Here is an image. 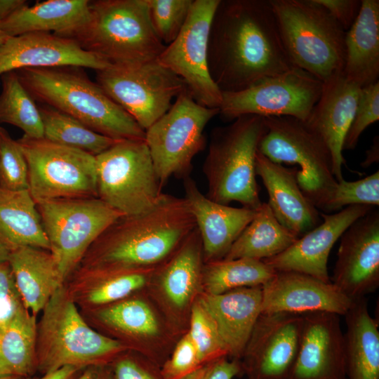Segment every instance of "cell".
Segmentation results:
<instances>
[{
  "label": "cell",
  "mask_w": 379,
  "mask_h": 379,
  "mask_svg": "<svg viewBox=\"0 0 379 379\" xmlns=\"http://www.w3.org/2000/svg\"><path fill=\"white\" fill-rule=\"evenodd\" d=\"M208 65L222 93L245 89L295 67L270 0H220L209 31Z\"/></svg>",
  "instance_id": "6da1fadb"
},
{
  "label": "cell",
  "mask_w": 379,
  "mask_h": 379,
  "mask_svg": "<svg viewBox=\"0 0 379 379\" xmlns=\"http://www.w3.org/2000/svg\"><path fill=\"white\" fill-rule=\"evenodd\" d=\"M196 227L187 200L163 193L150 209L121 215L92 244L79 266L103 272L154 268Z\"/></svg>",
  "instance_id": "7a4b0ae2"
},
{
  "label": "cell",
  "mask_w": 379,
  "mask_h": 379,
  "mask_svg": "<svg viewBox=\"0 0 379 379\" xmlns=\"http://www.w3.org/2000/svg\"><path fill=\"white\" fill-rule=\"evenodd\" d=\"M82 67L62 66L15 71L34 100L115 140H145V131L92 81Z\"/></svg>",
  "instance_id": "3957f363"
},
{
  "label": "cell",
  "mask_w": 379,
  "mask_h": 379,
  "mask_svg": "<svg viewBox=\"0 0 379 379\" xmlns=\"http://www.w3.org/2000/svg\"><path fill=\"white\" fill-rule=\"evenodd\" d=\"M58 36L113 66L155 60L166 47L154 29L147 0L90 1L86 20Z\"/></svg>",
  "instance_id": "277c9868"
},
{
  "label": "cell",
  "mask_w": 379,
  "mask_h": 379,
  "mask_svg": "<svg viewBox=\"0 0 379 379\" xmlns=\"http://www.w3.org/2000/svg\"><path fill=\"white\" fill-rule=\"evenodd\" d=\"M265 131L264 117L253 114L241 116L213 130L203 166L209 199L224 205L237 201L242 207L259 208L262 201L255 157Z\"/></svg>",
  "instance_id": "5b68a950"
},
{
  "label": "cell",
  "mask_w": 379,
  "mask_h": 379,
  "mask_svg": "<svg viewBox=\"0 0 379 379\" xmlns=\"http://www.w3.org/2000/svg\"><path fill=\"white\" fill-rule=\"evenodd\" d=\"M37 326V371L45 374L63 366L84 369L105 365L125 347L92 329L80 316L64 285L52 295Z\"/></svg>",
  "instance_id": "8992f818"
},
{
  "label": "cell",
  "mask_w": 379,
  "mask_h": 379,
  "mask_svg": "<svg viewBox=\"0 0 379 379\" xmlns=\"http://www.w3.org/2000/svg\"><path fill=\"white\" fill-rule=\"evenodd\" d=\"M284 47L295 67L321 81L343 72L346 32L314 0H270Z\"/></svg>",
  "instance_id": "52a82bcc"
},
{
  "label": "cell",
  "mask_w": 379,
  "mask_h": 379,
  "mask_svg": "<svg viewBox=\"0 0 379 379\" xmlns=\"http://www.w3.org/2000/svg\"><path fill=\"white\" fill-rule=\"evenodd\" d=\"M258 152L272 161L299 167L297 180L305 196L322 212L338 184L331 151L308 124L288 117H264Z\"/></svg>",
  "instance_id": "ba28073f"
},
{
  "label": "cell",
  "mask_w": 379,
  "mask_h": 379,
  "mask_svg": "<svg viewBox=\"0 0 379 379\" xmlns=\"http://www.w3.org/2000/svg\"><path fill=\"white\" fill-rule=\"evenodd\" d=\"M97 197L124 215L143 213L162 186L145 140H121L95 156Z\"/></svg>",
  "instance_id": "9c48e42d"
},
{
  "label": "cell",
  "mask_w": 379,
  "mask_h": 379,
  "mask_svg": "<svg viewBox=\"0 0 379 379\" xmlns=\"http://www.w3.org/2000/svg\"><path fill=\"white\" fill-rule=\"evenodd\" d=\"M36 207L49 251L64 282L102 232L124 215L94 197L44 201L36 203Z\"/></svg>",
  "instance_id": "30bf717a"
},
{
  "label": "cell",
  "mask_w": 379,
  "mask_h": 379,
  "mask_svg": "<svg viewBox=\"0 0 379 379\" xmlns=\"http://www.w3.org/2000/svg\"><path fill=\"white\" fill-rule=\"evenodd\" d=\"M218 108L197 103L186 88L171 108L145 131V141L163 187L171 176H189L194 157L206 145L204 131Z\"/></svg>",
  "instance_id": "8fae6325"
},
{
  "label": "cell",
  "mask_w": 379,
  "mask_h": 379,
  "mask_svg": "<svg viewBox=\"0 0 379 379\" xmlns=\"http://www.w3.org/2000/svg\"><path fill=\"white\" fill-rule=\"evenodd\" d=\"M17 141L27 164L28 190L36 203L97 197L94 155L44 138L23 135Z\"/></svg>",
  "instance_id": "7c38bea8"
},
{
  "label": "cell",
  "mask_w": 379,
  "mask_h": 379,
  "mask_svg": "<svg viewBox=\"0 0 379 379\" xmlns=\"http://www.w3.org/2000/svg\"><path fill=\"white\" fill-rule=\"evenodd\" d=\"M96 83L145 131L187 87L181 78L157 60L134 66L96 71Z\"/></svg>",
  "instance_id": "4fadbf2b"
},
{
  "label": "cell",
  "mask_w": 379,
  "mask_h": 379,
  "mask_svg": "<svg viewBox=\"0 0 379 379\" xmlns=\"http://www.w3.org/2000/svg\"><path fill=\"white\" fill-rule=\"evenodd\" d=\"M323 81L293 67L235 92H222L219 114L232 121L247 114L288 116L306 121L320 98Z\"/></svg>",
  "instance_id": "5bb4252c"
},
{
  "label": "cell",
  "mask_w": 379,
  "mask_h": 379,
  "mask_svg": "<svg viewBox=\"0 0 379 379\" xmlns=\"http://www.w3.org/2000/svg\"><path fill=\"white\" fill-rule=\"evenodd\" d=\"M219 2L220 0H193L180 32L157 59L159 64L182 79L197 103L218 109L222 92L209 73L208 43L212 18Z\"/></svg>",
  "instance_id": "9a60e30c"
},
{
  "label": "cell",
  "mask_w": 379,
  "mask_h": 379,
  "mask_svg": "<svg viewBox=\"0 0 379 379\" xmlns=\"http://www.w3.org/2000/svg\"><path fill=\"white\" fill-rule=\"evenodd\" d=\"M303 314L261 313L240 359L248 379H290L301 338Z\"/></svg>",
  "instance_id": "2e32d148"
},
{
  "label": "cell",
  "mask_w": 379,
  "mask_h": 379,
  "mask_svg": "<svg viewBox=\"0 0 379 379\" xmlns=\"http://www.w3.org/2000/svg\"><path fill=\"white\" fill-rule=\"evenodd\" d=\"M332 283L352 300L379 286V211L354 221L340 237Z\"/></svg>",
  "instance_id": "e0dca14e"
},
{
  "label": "cell",
  "mask_w": 379,
  "mask_h": 379,
  "mask_svg": "<svg viewBox=\"0 0 379 379\" xmlns=\"http://www.w3.org/2000/svg\"><path fill=\"white\" fill-rule=\"evenodd\" d=\"M373 209L369 205H352L333 213L320 212L322 222L318 226L262 261L275 271L297 272L330 282L327 264L333 246L354 221Z\"/></svg>",
  "instance_id": "ac0fdd59"
},
{
  "label": "cell",
  "mask_w": 379,
  "mask_h": 379,
  "mask_svg": "<svg viewBox=\"0 0 379 379\" xmlns=\"http://www.w3.org/2000/svg\"><path fill=\"white\" fill-rule=\"evenodd\" d=\"M262 313L331 312L344 316L353 303L331 281L293 271H276L262 286Z\"/></svg>",
  "instance_id": "d6986e66"
},
{
  "label": "cell",
  "mask_w": 379,
  "mask_h": 379,
  "mask_svg": "<svg viewBox=\"0 0 379 379\" xmlns=\"http://www.w3.org/2000/svg\"><path fill=\"white\" fill-rule=\"evenodd\" d=\"M290 379H347L344 333L339 315L303 314L299 350Z\"/></svg>",
  "instance_id": "ffe728a7"
},
{
  "label": "cell",
  "mask_w": 379,
  "mask_h": 379,
  "mask_svg": "<svg viewBox=\"0 0 379 379\" xmlns=\"http://www.w3.org/2000/svg\"><path fill=\"white\" fill-rule=\"evenodd\" d=\"M74 66L102 70L111 66L74 40L50 32L7 37L0 46V77L24 68Z\"/></svg>",
  "instance_id": "44dd1931"
},
{
  "label": "cell",
  "mask_w": 379,
  "mask_h": 379,
  "mask_svg": "<svg viewBox=\"0 0 379 379\" xmlns=\"http://www.w3.org/2000/svg\"><path fill=\"white\" fill-rule=\"evenodd\" d=\"M184 188L201 239L204 262L223 259L257 210L215 202L200 192L190 176L184 178Z\"/></svg>",
  "instance_id": "7402d4cb"
},
{
  "label": "cell",
  "mask_w": 379,
  "mask_h": 379,
  "mask_svg": "<svg viewBox=\"0 0 379 379\" xmlns=\"http://www.w3.org/2000/svg\"><path fill=\"white\" fill-rule=\"evenodd\" d=\"M211 318L228 357L240 360L262 313V286L220 294L201 292L197 299Z\"/></svg>",
  "instance_id": "603a6c76"
},
{
  "label": "cell",
  "mask_w": 379,
  "mask_h": 379,
  "mask_svg": "<svg viewBox=\"0 0 379 379\" xmlns=\"http://www.w3.org/2000/svg\"><path fill=\"white\" fill-rule=\"evenodd\" d=\"M298 171L272 161L258 150L255 173L267 192V203L277 220L299 238L318 226L322 218L300 188Z\"/></svg>",
  "instance_id": "cb8c5ba5"
},
{
  "label": "cell",
  "mask_w": 379,
  "mask_h": 379,
  "mask_svg": "<svg viewBox=\"0 0 379 379\" xmlns=\"http://www.w3.org/2000/svg\"><path fill=\"white\" fill-rule=\"evenodd\" d=\"M361 88L337 73L323 82L320 98L306 121L328 147L333 160V175L338 182L344 180L345 159L343 145L354 117Z\"/></svg>",
  "instance_id": "d4e9b609"
},
{
  "label": "cell",
  "mask_w": 379,
  "mask_h": 379,
  "mask_svg": "<svg viewBox=\"0 0 379 379\" xmlns=\"http://www.w3.org/2000/svg\"><path fill=\"white\" fill-rule=\"evenodd\" d=\"M204 254L199 232L195 227L175 252L154 270L155 283L168 305L185 309L201 288Z\"/></svg>",
  "instance_id": "484cf974"
},
{
  "label": "cell",
  "mask_w": 379,
  "mask_h": 379,
  "mask_svg": "<svg viewBox=\"0 0 379 379\" xmlns=\"http://www.w3.org/2000/svg\"><path fill=\"white\" fill-rule=\"evenodd\" d=\"M344 77L360 88L378 81L379 1L361 0L357 18L345 34Z\"/></svg>",
  "instance_id": "4316f807"
},
{
  "label": "cell",
  "mask_w": 379,
  "mask_h": 379,
  "mask_svg": "<svg viewBox=\"0 0 379 379\" xmlns=\"http://www.w3.org/2000/svg\"><path fill=\"white\" fill-rule=\"evenodd\" d=\"M7 260L24 306L36 316L65 283L51 252L25 246L10 251Z\"/></svg>",
  "instance_id": "83f0119b"
},
{
  "label": "cell",
  "mask_w": 379,
  "mask_h": 379,
  "mask_svg": "<svg viewBox=\"0 0 379 379\" xmlns=\"http://www.w3.org/2000/svg\"><path fill=\"white\" fill-rule=\"evenodd\" d=\"M345 317L344 333L347 379H379L378 324L365 298L353 301Z\"/></svg>",
  "instance_id": "f1b7e54d"
},
{
  "label": "cell",
  "mask_w": 379,
  "mask_h": 379,
  "mask_svg": "<svg viewBox=\"0 0 379 379\" xmlns=\"http://www.w3.org/2000/svg\"><path fill=\"white\" fill-rule=\"evenodd\" d=\"M88 0H47L28 4L0 22V32L13 37L32 32L62 34L82 23L88 15Z\"/></svg>",
  "instance_id": "f546056e"
},
{
  "label": "cell",
  "mask_w": 379,
  "mask_h": 379,
  "mask_svg": "<svg viewBox=\"0 0 379 379\" xmlns=\"http://www.w3.org/2000/svg\"><path fill=\"white\" fill-rule=\"evenodd\" d=\"M0 244L9 252L25 246L49 251L36 203L28 190L0 187Z\"/></svg>",
  "instance_id": "4dcf8cb0"
},
{
  "label": "cell",
  "mask_w": 379,
  "mask_h": 379,
  "mask_svg": "<svg viewBox=\"0 0 379 379\" xmlns=\"http://www.w3.org/2000/svg\"><path fill=\"white\" fill-rule=\"evenodd\" d=\"M298 239L275 218L267 202H262L250 223L223 259L263 260L281 253Z\"/></svg>",
  "instance_id": "1f68e13d"
},
{
  "label": "cell",
  "mask_w": 379,
  "mask_h": 379,
  "mask_svg": "<svg viewBox=\"0 0 379 379\" xmlns=\"http://www.w3.org/2000/svg\"><path fill=\"white\" fill-rule=\"evenodd\" d=\"M36 316L25 307L0 333V377L26 378L37 371Z\"/></svg>",
  "instance_id": "d6a6232c"
},
{
  "label": "cell",
  "mask_w": 379,
  "mask_h": 379,
  "mask_svg": "<svg viewBox=\"0 0 379 379\" xmlns=\"http://www.w3.org/2000/svg\"><path fill=\"white\" fill-rule=\"evenodd\" d=\"M262 260L250 258L220 259L204 263L201 288L209 294H220L239 288L262 286L275 274Z\"/></svg>",
  "instance_id": "836d02e7"
},
{
  "label": "cell",
  "mask_w": 379,
  "mask_h": 379,
  "mask_svg": "<svg viewBox=\"0 0 379 379\" xmlns=\"http://www.w3.org/2000/svg\"><path fill=\"white\" fill-rule=\"evenodd\" d=\"M44 138L96 156L117 142L98 133L72 117L48 105L39 106Z\"/></svg>",
  "instance_id": "e575fe53"
},
{
  "label": "cell",
  "mask_w": 379,
  "mask_h": 379,
  "mask_svg": "<svg viewBox=\"0 0 379 379\" xmlns=\"http://www.w3.org/2000/svg\"><path fill=\"white\" fill-rule=\"evenodd\" d=\"M0 123L20 128L31 138H44V127L39 107L25 88L15 71L1 76Z\"/></svg>",
  "instance_id": "d590c367"
},
{
  "label": "cell",
  "mask_w": 379,
  "mask_h": 379,
  "mask_svg": "<svg viewBox=\"0 0 379 379\" xmlns=\"http://www.w3.org/2000/svg\"><path fill=\"white\" fill-rule=\"evenodd\" d=\"M103 272L81 268L79 280L88 285L86 300L102 305L119 302L147 285L155 268Z\"/></svg>",
  "instance_id": "8d00e7d4"
},
{
  "label": "cell",
  "mask_w": 379,
  "mask_h": 379,
  "mask_svg": "<svg viewBox=\"0 0 379 379\" xmlns=\"http://www.w3.org/2000/svg\"><path fill=\"white\" fill-rule=\"evenodd\" d=\"M98 317L107 326L133 337L151 338L159 333L154 311L140 299L119 301L100 310Z\"/></svg>",
  "instance_id": "74e56055"
},
{
  "label": "cell",
  "mask_w": 379,
  "mask_h": 379,
  "mask_svg": "<svg viewBox=\"0 0 379 379\" xmlns=\"http://www.w3.org/2000/svg\"><path fill=\"white\" fill-rule=\"evenodd\" d=\"M204 364L228 354L211 318L197 300L192 305L190 330L187 333Z\"/></svg>",
  "instance_id": "f35d334b"
},
{
  "label": "cell",
  "mask_w": 379,
  "mask_h": 379,
  "mask_svg": "<svg viewBox=\"0 0 379 379\" xmlns=\"http://www.w3.org/2000/svg\"><path fill=\"white\" fill-rule=\"evenodd\" d=\"M154 29L167 46L172 43L182 29L193 0H147Z\"/></svg>",
  "instance_id": "ab89813d"
},
{
  "label": "cell",
  "mask_w": 379,
  "mask_h": 379,
  "mask_svg": "<svg viewBox=\"0 0 379 379\" xmlns=\"http://www.w3.org/2000/svg\"><path fill=\"white\" fill-rule=\"evenodd\" d=\"M352 205H379V171L356 181L338 182L321 213H333Z\"/></svg>",
  "instance_id": "60d3db41"
},
{
  "label": "cell",
  "mask_w": 379,
  "mask_h": 379,
  "mask_svg": "<svg viewBox=\"0 0 379 379\" xmlns=\"http://www.w3.org/2000/svg\"><path fill=\"white\" fill-rule=\"evenodd\" d=\"M0 187L15 191L29 190L27 164L22 148L1 126Z\"/></svg>",
  "instance_id": "b9f144b4"
},
{
  "label": "cell",
  "mask_w": 379,
  "mask_h": 379,
  "mask_svg": "<svg viewBox=\"0 0 379 379\" xmlns=\"http://www.w3.org/2000/svg\"><path fill=\"white\" fill-rule=\"evenodd\" d=\"M379 119V81L361 88L352 120L345 134L343 150L354 149L364 130Z\"/></svg>",
  "instance_id": "7bdbcfd3"
},
{
  "label": "cell",
  "mask_w": 379,
  "mask_h": 379,
  "mask_svg": "<svg viewBox=\"0 0 379 379\" xmlns=\"http://www.w3.org/2000/svg\"><path fill=\"white\" fill-rule=\"evenodd\" d=\"M105 379H164L161 368L131 356L114 358L105 364Z\"/></svg>",
  "instance_id": "ee69618b"
},
{
  "label": "cell",
  "mask_w": 379,
  "mask_h": 379,
  "mask_svg": "<svg viewBox=\"0 0 379 379\" xmlns=\"http://www.w3.org/2000/svg\"><path fill=\"white\" fill-rule=\"evenodd\" d=\"M201 365L196 348L187 333L161 366V373L164 379H180Z\"/></svg>",
  "instance_id": "f6af8a7d"
},
{
  "label": "cell",
  "mask_w": 379,
  "mask_h": 379,
  "mask_svg": "<svg viewBox=\"0 0 379 379\" xmlns=\"http://www.w3.org/2000/svg\"><path fill=\"white\" fill-rule=\"evenodd\" d=\"M24 306L8 262H0V333Z\"/></svg>",
  "instance_id": "bcb514c9"
},
{
  "label": "cell",
  "mask_w": 379,
  "mask_h": 379,
  "mask_svg": "<svg viewBox=\"0 0 379 379\" xmlns=\"http://www.w3.org/2000/svg\"><path fill=\"white\" fill-rule=\"evenodd\" d=\"M222 357L205 363L180 379H234L242 375L239 360Z\"/></svg>",
  "instance_id": "7dc6e473"
},
{
  "label": "cell",
  "mask_w": 379,
  "mask_h": 379,
  "mask_svg": "<svg viewBox=\"0 0 379 379\" xmlns=\"http://www.w3.org/2000/svg\"><path fill=\"white\" fill-rule=\"evenodd\" d=\"M324 7L347 32L357 18L361 0H314Z\"/></svg>",
  "instance_id": "c3c4849f"
},
{
  "label": "cell",
  "mask_w": 379,
  "mask_h": 379,
  "mask_svg": "<svg viewBox=\"0 0 379 379\" xmlns=\"http://www.w3.org/2000/svg\"><path fill=\"white\" fill-rule=\"evenodd\" d=\"M82 368L66 366L56 371L45 373L44 375L37 379H77V376Z\"/></svg>",
  "instance_id": "681fc988"
},
{
  "label": "cell",
  "mask_w": 379,
  "mask_h": 379,
  "mask_svg": "<svg viewBox=\"0 0 379 379\" xmlns=\"http://www.w3.org/2000/svg\"><path fill=\"white\" fill-rule=\"evenodd\" d=\"M27 4L25 0H0V22Z\"/></svg>",
  "instance_id": "f907efd6"
},
{
  "label": "cell",
  "mask_w": 379,
  "mask_h": 379,
  "mask_svg": "<svg viewBox=\"0 0 379 379\" xmlns=\"http://www.w3.org/2000/svg\"><path fill=\"white\" fill-rule=\"evenodd\" d=\"M379 159V138L375 137L371 147L366 152V157L361 163V166L367 168L373 163L378 162Z\"/></svg>",
  "instance_id": "816d5d0a"
},
{
  "label": "cell",
  "mask_w": 379,
  "mask_h": 379,
  "mask_svg": "<svg viewBox=\"0 0 379 379\" xmlns=\"http://www.w3.org/2000/svg\"><path fill=\"white\" fill-rule=\"evenodd\" d=\"M77 379H105V365L88 366Z\"/></svg>",
  "instance_id": "f5cc1de1"
},
{
  "label": "cell",
  "mask_w": 379,
  "mask_h": 379,
  "mask_svg": "<svg viewBox=\"0 0 379 379\" xmlns=\"http://www.w3.org/2000/svg\"><path fill=\"white\" fill-rule=\"evenodd\" d=\"M9 251L0 244V262L8 260Z\"/></svg>",
  "instance_id": "db71d44e"
},
{
  "label": "cell",
  "mask_w": 379,
  "mask_h": 379,
  "mask_svg": "<svg viewBox=\"0 0 379 379\" xmlns=\"http://www.w3.org/2000/svg\"><path fill=\"white\" fill-rule=\"evenodd\" d=\"M0 379H27L26 378L15 377V376H5L0 377Z\"/></svg>",
  "instance_id": "11a10c76"
},
{
  "label": "cell",
  "mask_w": 379,
  "mask_h": 379,
  "mask_svg": "<svg viewBox=\"0 0 379 379\" xmlns=\"http://www.w3.org/2000/svg\"><path fill=\"white\" fill-rule=\"evenodd\" d=\"M7 37H6L5 36H4L1 32H0V46L4 43V41L6 40Z\"/></svg>",
  "instance_id": "9f6ffc18"
},
{
  "label": "cell",
  "mask_w": 379,
  "mask_h": 379,
  "mask_svg": "<svg viewBox=\"0 0 379 379\" xmlns=\"http://www.w3.org/2000/svg\"><path fill=\"white\" fill-rule=\"evenodd\" d=\"M247 379H248V378H247Z\"/></svg>",
  "instance_id": "6f0895ef"
},
{
  "label": "cell",
  "mask_w": 379,
  "mask_h": 379,
  "mask_svg": "<svg viewBox=\"0 0 379 379\" xmlns=\"http://www.w3.org/2000/svg\"></svg>",
  "instance_id": "680465c9"
}]
</instances>
